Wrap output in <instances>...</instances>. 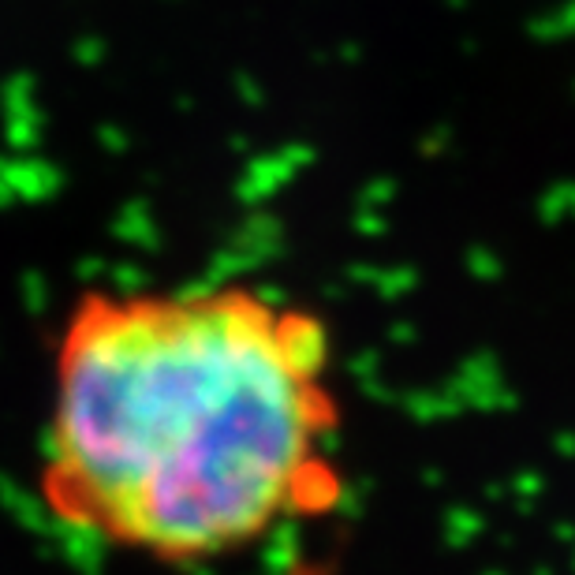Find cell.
Listing matches in <instances>:
<instances>
[{
  "label": "cell",
  "instance_id": "cell-1",
  "mask_svg": "<svg viewBox=\"0 0 575 575\" xmlns=\"http://www.w3.org/2000/svg\"><path fill=\"white\" fill-rule=\"evenodd\" d=\"M322 314L251 284L94 288L53 337L38 497L157 564L247 553L340 497Z\"/></svg>",
  "mask_w": 575,
  "mask_h": 575
}]
</instances>
